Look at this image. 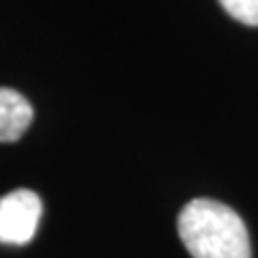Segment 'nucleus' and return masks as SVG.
<instances>
[{
  "instance_id": "nucleus-1",
  "label": "nucleus",
  "mask_w": 258,
  "mask_h": 258,
  "mask_svg": "<svg viewBox=\"0 0 258 258\" xmlns=\"http://www.w3.org/2000/svg\"><path fill=\"white\" fill-rule=\"evenodd\" d=\"M179 237L194 258H252L247 226L217 200L194 198L179 213Z\"/></svg>"
},
{
  "instance_id": "nucleus-3",
  "label": "nucleus",
  "mask_w": 258,
  "mask_h": 258,
  "mask_svg": "<svg viewBox=\"0 0 258 258\" xmlns=\"http://www.w3.org/2000/svg\"><path fill=\"white\" fill-rule=\"evenodd\" d=\"M32 123V106L24 95L0 88V142L20 140Z\"/></svg>"
},
{
  "instance_id": "nucleus-2",
  "label": "nucleus",
  "mask_w": 258,
  "mask_h": 258,
  "mask_svg": "<svg viewBox=\"0 0 258 258\" xmlns=\"http://www.w3.org/2000/svg\"><path fill=\"white\" fill-rule=\"evenodd\" d=\"M43 205L32 189H15L0 198V243L26 245L41 222Z\"/></svg>"
},
{
  "instance_id": "nucleus-4",
  "label": "nucleus",
  "mask_w": 258,
  "mask_h": 258,
  "mask_svg": "<svg viewBox=\"0 0 258 258\" xmlns=\"http://www.w3.org/2000/svg\"><path fill=\"white\" fill-rule=\"evenodd\" d=\"M226 13L247 26H258V0H220Z\"/></svg>"
}]
</instances>
